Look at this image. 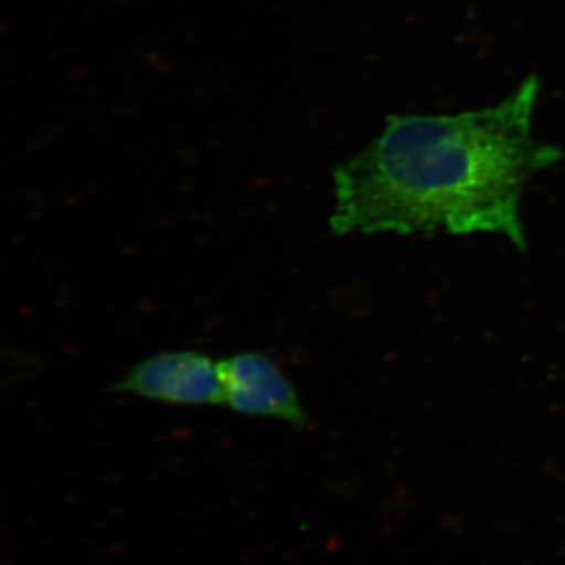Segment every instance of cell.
Listing matches in <instances>:
<instances>
[{
  "label": "cell",
  "mask_w": 565,
  "mask_h": 565,
  "mask_svg": "<svg viewBox=\"0 0 565 565\" xmlns=\"http://www.w3.org/2000/svg\"><path fill=\"white\" fill-rule=\"evenodd\" d=\"M541 82L455 115H390L382 132L333 170L334 236L396 233L504 236L527 250V182L564 158L535 139Z\"/></svg>",
  "instance_id": "6da1fadb"
},
{
  "label": "cell",
  "mask_w": 565,
  "mask_h": 565,
  "mask_svg": "<svg viewBox=\"0 0 565 565\" xmlns=\"http://www.w3.org/2000/svg\"><path fill=\"white\" fill-rule=\"evenodd\" d=\"M110 390L170 405H225L218 362L195 351H167L148 356Z\"/></svg>",
  "instance_id": "7a4b0ae2"
},
{
  "label": "cell",
  "mask_w": 565,
  "mask_h": 565,
  "mask_svg": "<svg viewBox=\"0 0 565 565\" xmlns=\"http://www.w3.org/2000/svg\"><path fill=\"white\" fill-rule=\"evenodd\" d=\"M225 405L241 415L280 419L307 429L302 401L274 360L262 352H239L218 362Z\"/></svg>",
  "instance_id": "3957f363"
}]
</instances>
